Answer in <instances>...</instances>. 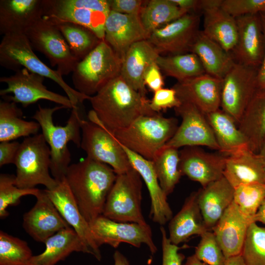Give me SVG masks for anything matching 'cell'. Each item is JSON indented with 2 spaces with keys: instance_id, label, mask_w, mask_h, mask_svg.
Listing matches in <instances>:
<instances>
[{
  "instance_id": "6da1fadb",
  "label": "cell",
  "mask_w": 265,
  "mask_h": 265,
  "mask_svg": "<svg viewBox=\"0 0 265 265\" xmlns=\"http://www.w3.org/2000/svg\"><path fill=\"white\" fill-rule=\"evenodd\" d=\"M89 101L92 109L88 120L113 133L124 129L138 117L156 113L145 96L130 86L120 75L104 85Z\"/></svg>"
},
{
  "instance_id": "7a4b0ae2",
  "label": "cell",
  "mask_w": 265,
  "mask_h": 265,
  "mask_svg": "<svg viewBox=\"0 0 265 265\" xmlns=\"http://www.w3.org/2000/svg\"><path fill=\"white\" fill-rule=\"evenodd\" d=\"M116 176L110 166L87 157L69 165L65 179L81 213L89 224L102 215Z\"/></svg>"
},
{
  "instance_id": "3957f363",
  "label": "cell",
  "mask_w": 265,
  "mask_h": 265,
  "mask_svg": "<svg viewBox=\"0 0 265 265\" xmlns=\"http://www.w3.org/2000/svg\"><path fill=\"white\" fill-rule=\"evenodd\" d=\"M81 106L72 109L70 116L64 126L55 125L53 122V114L60 109L67 108L63 106L53 107H43L32 116L37 122L42 130V134L51 150L50 170L53 177L59 182L65 179L71 161V154L67 144L73 142L80 147L81 139L80 120L83 118Z\"/></svg>"
},
{
  "instance_id": "277c9868",
  "label": "cell",
  "mask_w": 265,
  "mask_h": 265,
  "mask_svg": "<svg viewBox=\"0 0 265 265\" xmlns=\"http://www.w3.org/2000/svg\"><path fill=\"white\" fill-rule=\"evenodd\" d=\"M0 65L15 72L26 68L32 73L52 80L65 92L74 107L83 106V102L90 98L71 87L56 70L50 68L43 63L33 52L24 33L3 36L0 44Z\"/></svg>"
},
{
  "instance_id": "5b68a950",
  "label": "cell",
  "mask_w": 265,
  "mask_h": 265,
  "mask_svg": "<svg viewBox=\"0 0 265 265\" xmlns=\"http://www.w3.org/2000/svg\"><path fill=\"white\" fill-rule=\"evenodd\" d=\"M178 127L176 118L157 113L140 116L127 127L111 133L123 146L152 161Z\"/></svg>"
},
{
  "instance_id": "8992f818",
  "label": "cell",
  "mask_w": 265,
  "mask_h": 265,
  "mask_svg": "<svg viewBox=\"0 0 265 265\" xmlns=\"http://www.w3.org/2000/svg\"><path fill=\"white\" fill-rule=\"evenodd\" d=\"M122 59L105 41L79 61L72 72L74 89L86 96L95 95L120 75Z\"/></svg>"
},
{
  "instance_id": "52a82bcc",
  "label": "cell",
  "mask_w": 265,
  "mask_h": 265,
  "mask_svg": "<svg viewBox=\"0 0 265 265\" xmlns=\"http://www.w3.org/2000/svg\"><path fill=\"white\" fill-rule=\"evenodd\" d=\"M51 150L42 133L26 137L18 151L15 185L20 188L32 189L39 185L53 189L58 182L49 172Z\"/></svg>"
},
{
  "instance_id": "ba28073f",
  "label": "cell",
  "mask_w": 265,
  "mask_h": 265,
  "mask_svg": "<svg viewBox=\"0 0 265 265\" xmlns=\"http://www.w3.org/2000/svg\"><path fill=\"white\" fill-rule=\"evenodd\" d=\"M42 3L45 20L82 26L104 40L105 23L111 11L108 0H42Z\"/></svg>"
},
{
  "instance_id": "9c48e42d",
  "label": "cell",
  "mask_w": 265,
  "mask_h": 265,
  "mask_svg": "<svg viewBox=\"0 0 265 265\" xmlns=\"http://www.w3.org/2000/svg\"><path fill=\"white\" fill-rule=\"evenodd\" d=\"M142 178L133 168L117 175L102 215L119 222L147 225L141 210Z\"/></svg>"
},
{
  "instance_id": "30bf717a",
  "label": "cell",
  "mask_w": 265,
  "mask_h": 265,
  "mask_svg": "<svg viewBox=\"0 0 265 265\" xmlns=\"http://www.w3.org/2000/svg\"><path fill=\"white\" fill-rule=\"evenodd\" d=\"M80 148L87 157L110 166L117 175L133 167L126 153L114 136L104 127L83 118L80 120Z\"/></svg>"
},
{
  "instance_id": "8fae6325",
  "label": "cell",
  "mask_w": 265,
  "mask_h": 265,
  "mask_svg": "<svg viewBox=\"0 0 265 265\" xmlns=\"http://www.w3.org/2000/svg\"><path fill=\"white\" fill-rule=\"evenodd\" d=\"M24 34L32 48L45 55L62 76L72 73L79 60L72 53L63 35L53 23L40 19Z\"/></svg>"
},
{
  "instance_id": "7c38bea8",
  "label": "cell",
  "mask_w": 265,
  "mask_h": 265,
  "mask_svg": "<svg viewBox=\"0 0 265 265\" xmlns=\"http://www.w3.org/2000/svg\"><path fill=\"white\" fill-rule=\"evenodd\" d=\"M44 78L26 68L21 69L14 75L0 78V82L7 85L0 90V95L5 101L20 103L24 107L46 100L72 109L73 106L67 96L48 89L43 84Z\"/></svg>"
},
{
  "instance_id": "4fadbf2b",
  "label": "cell",
  "mask_w": 265,
  "mask_h": 265,
  "mask_svg": "<svg viewBox=\"0 0 265 265\" xmlns=\"http://www.w3.org/2000/svg\"><path fill=\"white\" fill-rule=\"evenodd\" d=\"M258 70L236 62L222 80L220 109L237 124L258 89Z\"/></svg>"
},
{
  "instance_id": "5bb4252c",
  "label": "cell",
  "mask_w": 265,
  "mask_h": 265,
  "mask_svg": "<svg viewBox=\"0 0 265 265\" xmlns=\"http://www.w3.org/2000/svg\"><path fill=\"white\" fill-rule=\"evenodd\" d=\"M89 224L95 241L99 247L103 244H108L116 248L120 243H127L139 248L145 244L152 254L157 251L152 229L148 224L119 222L101 215Z\"/></svg>"
},
{
  "instance_id": "9a60e30c",
  "label": "cell",
  "mask_w": 265,
  "mask_h": 265,
  "mask_svg": "<svg viewBox=\"0 0 265 265\" xmlns=\"http://www.w3.org/2000/svg\"><path fill=\"white\" fill-rule=\"evenodd\" d=\"M182 118L172 137L165 146L176 149L206 146L219 151V148L206 114L194 105L182 102L174 108Z\"/></svg>"
},
{
  "instance_id": "2e32d148",
  "label": "cell",
  "mask_w": 265,
  "mask_h": 265,
  "mask_svg": "<svg viewBox=\"0 0 265 265\" xmlns=\"http://www.w3.org/2000/svg\"><path fill=\"white\" fill-rule=\"evenodd\" d=\"M200 17L195 13H188L175 21L153 31L148 40L160 54L170 55L190 53L199 32Z\"/></svg>"
},
{
  "instance_id": "e0dca14e",
  "label": "cell",
  "mask_w": 265,
  "mask_h": 265,
  "mask_svg": "<svg viewBox=\"0 0 265 265\" xmlns=\"http://www.w3.org/2000/svg\"><path fill=\"white\" fill-rule=\"evenodd\" d=\"M236 45L231 53L237 63L259 69L265 52V37L261 13L236 18Z\"/></svg>"
},
{
  "instance_id": "ac0fdd59",
  "label": "cell",
  "mask_w": 265,
  "mask_h": 265,
  "mask_svg": "<svg viewBox=\"0 0 265 265\" xmlns=\"http://www.w3.org/2000/svg\"><path fill=\"white\" fill-rule=\"evenodd\" d=\"M182 175L205 187L223 177L227 156L205 151L198 146L183 147L179 151Z\"/></svg>"
},
{
  "instance_id": "d6986e66",
  "label": "cell",
  "mask_w": 265,
  "mask_h": 265,
  "mask_svg": "<svg viewBox=\"0 0 265 265\" xmlns=\"http://www.w3.org/2000/svg\"><path fill=\"white\" fill-rule=\"evenodd\" d=\"M56 209L81 239L84 245L97 260L102 255L100 247L93 237L90 224L81 213L65 179L58 182L52 190L45 189Z\"/></svg>"
},
{
  "instance_id": "ffe728a7",
  "label": "cell",
  "mask_w": 265,
  "mask_h": 265,
  "mask_svg": "<svg viewBox=\"0 0 265 265\" xmlns=\"http://www.w3.org/2000/svg\"><path fill=\"white\" fill-rule=\"evenodd\" d=\"M34 206L23 216V226L35 240L45 243L59 231L71 227L61 216L45 190L36 197Z\"/></svg>"
},
{
  "instance_id": "44dd1931",
  "label": "cell",
  "mask_w": 265,
  "mask_h": 265,
  "mask_svg": "<svg viewBox=\"0 0 265 265\" xmlns=\"http://www.w3.org/2000/svg\"><path fill=\"white\" fill-rule=\"evenodd\" d=\"M173 88L181 103L191 104L205 114L220 108L221 79L204 73L177 82Z\"/></svg>"
},
{
  "instance_id": "7402d4cb",
  "label": "cell",
  "mask_w": 265,
  "mask_h": 265,
  "mask_svg": "<svg viewBox=\"0 0 265 265\" xmlns=\"http://www.w3.org/2000/svg\"><path fill=\"white\" fill-rule=\"evenodd\" d=\"M139 15L125 14L110 11L105 26L104 40L122 59L134 43L148 40Z\"/></svg>"
},
{
  "instance_id": "603a6c76",
  "label": "cell",
  "mask_w": 265,
  "mask_h": 265,
  "mask_svg": "<svg viewBox=\"0 0 265 265\" xmlns=\"http://www.w3.org/2000/svg\"><path fill=\"white\" fill-rule=\"evenodd\" d=\"M253 222L233 201L212 229L226 259L241 255L248 228Z\"/></svg>"
},
{
  "instance_id": "cb8c5ba5",
  "label": "cell",
  "mask_w": 265,
  "mask_h": 265,
  "mask_svg": "<svg viewBox=\"0 0 265 265\" xmlns=\"http://www.w3.org/2000/svg\"><path fill=\"white\" fill-rule=\"evenodd\" d=\"M121 145L132 167L139 174L147 187L151 199L150 217L155 223L165 225L173 217V212L167 202V196L159 185L152 161Z\"/></svg>"
},
{
  "instance_id": "d4e9b609",
  "label": "cell",
  "mask_w": 265,
  "mask_h": 265,
  "mask_svg": "<svg viewBox=\"0 0 265 265\" xmlns=\"http://www.w3.org/2000/svg\"><path fill=\"white\" fill-rule=\"evenodd\" d=\"M221 0H201L204 14L203 32L207 37L231 53L238 38L236 19L220 6Z\"/></svg>"
},
{
  "instance_id": "484cf974",
  "label": "cell",
  "mask_w": 265,
  "mask_h": 265,
  "mask_svg": "<svg viewBox=\"0 0 265 265\" xmlns=\"http://www.w3.org/2000/svg\"><path fill=\"white\" fill-rule=\"evenodd\" d=\"M43 15L42 0H0V33H24Z\"/></svg>"
},
{
  "instance_id": "4316f807",
  "label": "cell",
  "mask_w": 265,
  "mask_h": 265,
  "mask_svg": "<svg viewBox=\"0 0 265 265\" xmlns=\"http://www.w3.org/2000/svg\"><path fill=\"white\" fill-rule=\"evenodd\" d=\"M159 55L158 50L148 40L134 43L122 59L120 76L133 89L146 96L144 74Z\"/></svg>"
},
{
  "instance_id": "83f0119b",
  "label": "cell",
  "mask_w": 265,
  "mask_h": 265,
  "mask_svg": "<svg viewBox=\"0 0 265 265\" xmlns=\"http://www.w3.org/2000/svg\"><path fill=\"white\" fill-rule=\"evenodd\" d=\"M197 201L209 231L233 201L234 188L223 176L197 191Z\"/></svg>"
},
{
  "instance_id": "f1b7e54d",
  "label": "cell",
  "mask_w": 265,
  "mask_h": 265,
  "mask_svg": "<svg viewBox=\"0 0 265 265\" xmlns=\"http://www.w3.org/2000/svg\"><path fill=\"white\" fill-rule=\"evenodd\" d=\"M223 176L234 188L251 184H265V168L258 154L247 148L227 157Z\"/></svg>"
},
{
  "instance_id": "f546056e",
  "label": "cell",
  "mask_w": 265,
  "mask_h": 265,
  "mask_svg": "<svg viewBox=\"0 0 265 265\" xmlns=\"http://www.w3.org/2000/svg\"><path fill=\"white\" fill-rule=\"evenodd\" d=\"M168 229L169 239L177 245L192 236H201L209 231L198 205L197 191L186 199L181 209L170 220Z\"/></svg>"
},
{
  "instance_id": "4dcf8cb0",
  "label": "cell",
  "mask_w": 265,
  "mask_h": 265,
  "mask_svg": "<svg viewBox=\"0 0 265 265\" xmlns=\"http://www.w3.org/2000/svg\"><path fill=\"white\" fill-rule=\"evenodd\" d=\"M200 60L205 73L222 80L236 63L231 53L200 30L190 51Z\"/></svg>"
},
{
  "instance_id": "1f68e13d",
  "label": "cell",
  "mask_w": 265,
  "mask_h": 265,
  "mask_svg": "<svg viewBox=\"0 0 265 265\" xmlns=\"http://www.w3.org/2000/svg\"><path fill=\"white\" fill-rule=\"evenodd\" d=\"M218 145L220 153L230 156L249 148L235 120L219 108L206 114Z\"/></svg>"
},
{
  "instance_id": "d6a6232c",
  "label": "cell",
  "mask_w": 265,
  "mask_h": 265,
  "mask_svg": "<svg viewBox=\"0 0 265 265\" xmlns=\"http://www.w3.org/2000/svg\"><path fill=\"white\" fill-rule=\"evenodd\" d=\"M45 250L33 256L28 265H55L74 252L89 254L80 238L72 227L64 229L44 243Z\"/></svg>"
},
{
  "instance_id": "836d02e7",
  "label": "cell",
  "mask_w": 265,
  "mask_h": 265,
  "mask_svg": "<svg viewBox=\"0 0 265 265\" xmlns=\"http://www.w3.org/2000/svg\"><path fill=\"white\" fill-rule=\"evenodd\" d=\"M238 126L249 149L257 153L265 137V88L257 89Z\"/></svg>"
},
{
  "instance_id": "e575fe53",
  "label": "cell",
  "mask_w": 265,
  "mask_h": 265,
  "mask_svg": "<svg viewBox=\"0 0 265 265\" xmlns=\"http://www.w3.org/2000/svg\"><path fill=\"white\" fill-rule=\"evenodd\" d=\"M23 112L16 103L8 101L0 103V141H10L21 137L38 134L40 126L34 121L22 119Z\"/></svg>"
},
{
  "instance_id": "d590c367",
  "label": "cell",
  "mask_w": 265,
  "mask_h": 265,
  "mask_svg": "<svg viewBox=\"0 0 265 265\" xmlns=\"http://www.w3.org/2000/svg\"><path fill=\"white\" fill-rule=\"evenodd\" d=\"M186 13L172 0H150L143 4L139 16L144 28L150 34Z\"/></svg>"
},
{
  "instance_id": "8d00e7d4",
  "label": "cell",
  "mask_w": 265,
  "mask_h": 265,
  "mask_svg": "<svg viewBox=\"0 0 265 265\" xmlns=\"http://www.w3.org/2000/svg\"><path fill=\"white\" fill-rule=\"evenodd\" d=\"M156 63L167 76L183 81L205 73L202 64L192 53L163 56L159 55Z\"/></svg>"
},
{
  "instance_id": "74e56055",
  "label": "cell",
  "mask_w": 265,
  "mask_h": 265,
  "mask_svg": "<svg viewBox=\"0 0 265 265\" xmlns=\"http://www.w3.org/2000/svg\"><path fill=\"white\" fill-rule=\"evenodd\" d=\"M159 185L167 196L174 190L182 174L178 149L164 146L152 160Z\"/></svg>"
},
{
  "instance_id": "f35d334b",
  "label": "cell",
  "mask_w": 265,
  "mask_h": 265,
  "mask_svg": "<svg viewBox=\"0 0 265 265\" xmlns=\"http://www.w3.org/2000/svg\"><path fill=\"white\" fill-rule=\"evenodd\" d=\"M53 24L59 29L72 53L79 61L102 41L92 31L82 26L69 22Z\"/></svg>"
},
{
  "instance_id": "ab89813d",
  "label": "cell",
  "mask_w": 265,
  "mask_h": 265,
  "mask_svg": "<svg viewBox=\"0 0 265 265\" xmlns=\"http://www.w3.org/2000/svg\"><path fill=\"white\" fill-rule=\"evenodd\" d=\"M27 242L0 232V265H28L33 257Z\"/></svg>"
},
{
  "instance_id": "60d3db41",
  "label": "cell",
  "mask_w": 265,
  "mask_h": 265,
  "mask_svg": "<svg viewBox=\"0 0 265 265\" xmlns=\"http://www.w3.org/2000/svg\"><path fill=\"white\" fill-rule=\"evenodd\" d=\"M265 198V184H251L234 188L233 202L246 217H254Z\"/></svg>"
},
{
  "instance_id": "b9f144b4",
  "label": "cell",
  "mask_w": 265,
  "mask_h": 265,
  "mask_svg": "<svg viewBox=\"0 0 265 265\" xmlns=\"http://www.w3.org/2000/svg\"><path fill=\"white\" fill-rule=\"evenodd\" d=\"M241 256L246 265H265V226L250 224Z\"/></svg>"
},
{
  "instance_id": "7bdbcfd3",
  "label": "cell",
  "mask_w": 265,
  "mask_h": 265,
  "mask_svg": "<svg viewBox=\"0 0 265 265\" xmlns=\"http://www.w3.org/2000/svg\"><path fill=\"white\" fill-rule=\"evenodd\" d=\"M41 190L38 188L24 189L15 185V175L1 173L0 175V217L8 215L7 209L10 206L18 205L21 197L31 195L36 197Z\"/></svg>"
},
{
  "instance_id": "ee69618b",
  "label": "cell",
  "mask_w": 265,
  "mask_h": 265,
  "mask_svg": "<svg viewBox=\"0 0 265 265\" xmlns=\"http://www.w3.org/2000/svg\"><path fill=\"white\" fill-rule=\"evenodd\" d=\"M194 255L208 265H225L226 259L212 231H207L201 236Z\"/></svg>"
},
{
  "instance_id": "f6af8a7d",
  "label": "cell",
  "mask_w": 265,
  "mask_h": 265,
  "mask_svg": "<svg viewBox=\"0 0 265 265\" xmlns=\"http://www.w3.org/2000/svg\"><path fill=\"white\" fill-rule=\"evenodd\" d=\"M220 6L236 18L262 13L265 10V0H221Z\"/></svg>"
},
{
  "instance_id": "bcb514c9",
  "label": "cell",
  "mask_w": 265,
  "mask_h": 265,
  "mask_svg": "<svg viewBox=\"0 0 265 265\" xmlns=\"http://www.w3.org/2000/svg\"><path fill=\"white\" fill-rule=\"evenodd\" d=\"M181 102L177 96L175 90L172 88H162L155 92L151 100H150V106L151 109L158 113L160 111L168 108H175L178 107Z\"/></svg>"
},
{
  "instance_id": "7dc6e473",
  "label": "cell",
  "mask_w": 265,
  "mask_h": 265,
  "mask_svg": "<svg viewBox=\"0 0 265 265\" xmlns=\"http://www.w3.org/2000/svg\"><path fill=\"white\" fill-rule=\"evenodd\" d=\"M162 265H182L185 256L179 252L180 248L171 242L163 227L161 226Z\"/></svg>"
},
{
  "instance_id": "c3c4849f",
  "label": "cell",
  "mask_w": 265,
  "mask_h": 265,
  "mask_svg": "<svg viewBox=\"0 0 265 265\" xmlns=\"http://www.w3.org/2000/svg\"><path fill=\"white\" fill-rule=\"evenodd\" d=\"M143 80L145 86L153 92L163 88L164 85L163 78L156 62L151 64L146 69Z\"/></svg>"
},
{
  "instance_id": "681fc988",
  "label": "cell",
  "mask_w": 265,
  "mask_h": 265,
  "mask_svg": "<svg viewBox=\"0 0 265 265\" xmlns=\"http://www.w3.org/2000/svg\"><path fill=\"white\" fill-rule=\"evenodd\" d=\"M145 1L140 0H108L110 10L125 14L140 15Z\"/></svg>"
},
{
  "instance_id": "f907efd6",
  "label": "cell",
  "mask_w": 265,
  "mask_h": 265,
  "mask_svg": "<svg viewBox=\"0 0 265 265\" xmlns=\"http://www.w3.org/2000/svg\"><path fill=\"white\" fill-rule=\"evenodd\" d=\"M20 146V143L16 141L0 142V167L8 164H14Z\"/></svg>"
},
{
  "instance_id": "816d5d0a",
  "label": "cell",
  "mask_w": 265,
  "mask_h": 265,
  "mask_svg": "<svg viewBox=\"0 0 265 265\" xmlns=\"http://www.w3.org/2000/svg\"><path fill=\"white\" fill-rule=\"evenodd\" d=\"M179 7L187 13L201 10V0H172Z\"/></svg>"
},
{
  "instance_id": "f5cc1de1",
  "label": "cell",
  "mask_w": 265,
  "mask_h": 265,
  "mask_svg": "<svg viewBox=\"0 0 265 265\" xmlns=\"http://www.w3.org/2000/svg\"><path fill=\"white\" fill-rule=\"evenodd\" d=\"M261 17L265 37V52L262 63L258 70V89L265 88V19L262 16V15Z\"/></svg>"
},
{
  "instance_id": "db71d44e",
  "label": "cell",
  "mask_w": 265,
  "mask_h": 265,
  "mask_svg": "<svg viewBox=\"0 0 265 265\" xmlns=\"http://www.w3.org/2000/svg\"><path fill=\"white\" fill-rule=\"evenodd\" d=\"M254 221L262 223L265 226V198L254 217Z\"/></svg>"
},
{
  "instance_id": "11a10c76",
  "label": "cell",
  "mask_w": 265,
  "mask_h": 265,
  "mask_svg": "<svg viewBox=\"0 0 265 265\" xmlns=\"http://www.w3.org/2000/svg\"><path fill=\"white\" fill-rule=\"evenodd\" d=\"M113 259L114 265H129V262L127 258L118 250L114 252Z\"/></svg>"
},
{
  "instance_id": "9f6ffc18",
  "label": "cell",
  "mask_w": 265,
  "mask_h": 265,
  "mask_svg": "<svg viewBox=\"0 0 265 265\" xmlns=\"http://www.w3.org/2000/svg\"><path fill=\"white\" fill-rule=\"evenodd\" d=\"M225 265H246L241 255L228 258Z\"/></svg>"
},
{
  "instance_id": "6f0895ef",
  "label": "cell",
  "mask_w": 265,
  "mask_h": 265,
  "mask_svg": "<svg viewBox=\"0 0 265 265\" xmlns=\"http://www.w3.org/2000/svg\"><path fill=\"white\" fill-rule=\"evenodd\" d=\"M185 265H208L199 260L194 254L188 257Z\"/></svg>"
},
{
  "instance_id": "680465c9",
  "label": "cell",
  "mask_w": 265,
  "mask_h": 265,
  "mask_svg": "<svg viewBox=\"0 0 265 265\" xmlns=\"http://www.w3.org/2000/svg\"><path fill=\"white\" fill-rule=\"evenodd\" d=\"M257 153L263 161L265 168V137L263 140Z\"/></svg>"
},
{
  "instance_id": "91938a15",
  "label": "cell",
  "mask_w": 265,
  "mask_h": 265,
  "mask_svg": "<svg viewBox=\"0 0 265 265\" xmlns=\"http://www.w3.org/2000/svg\"><path fill=\"white\" fill-rule=\"evenodd\" d=\"M262 16L264 17V18L265 19V10L261 13Z\"/></svg>"
}]
</instances>
